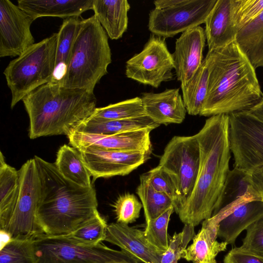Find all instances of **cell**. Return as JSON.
<instances>
[{"label": "cell", "mask_w": 263, "mask_h": 263, "mask_svg": "<svg viewBox=\"0 0 263 263\" xmlns=\"http://www.w3.org/2000/svg\"><path fill=\"white\" fill-rule=\"evenodd\" d=\"M140 98L146 116L160 125L180 124L185 118L187 111L179 88L143 92Z\"/></svg>", "instance_id": "obj_18"}, {"label": "cell", "mask_w": 263, "mask_h": 263, "mask_svg": "<svg viewBox=\"0 0 263 263\" xmlns=\"http://www.w3.org/2000/svg\"><path fill=\"white\" fill-rule=\"evenodd\" d=\"M142 100L135 97L102 107H97L92 116L107 120H123L145 116Z\"/></svg>", "instance_id": "obj_33"}, {"label": "cell", "mask_w": 263, "mask_h": 263, "mask_svg": "<svg viewBox=\"0 0 263 263\" xmlns=\"http://www.w3.org/2000/svg\"><path fill=\"white\" fill-rule=\"evenodd\" d=\"M151 129H141L114 135H100L73 131L67 137L76 148L93 147L101 149L152 154Z\"/></svg>", "instance_id": "obj_15"}, {"label": "cell", "mask_w": 263, "mask_h": 263, "mask_svg": "<svg viewBox=\"0 0 263 263\" xmlns=\"http://www.w3.org/2000/svg\"><path fill=\"white\" fill-rule=\"evenodd\" d=\"M117 263H132V262H117Z\"/></svg>", "instance_id": "obj_45"}, {"label": "cell", "mask_w": 263, "mask_h": 263, "mask_svg": "<svg viewBox=\"0 0 263 263\" xmlns=\"http://www.w3.org/2000/svg\"><path fill=\"white\" fill-rule=\"evenodd\" d=\"M223 263H263V255L241 247H234L224 256Z\"/></svg>", "instance_id": "obj_41"}, {"label": "cell", "mask_w": 263, "mask_h": 263, "mask_svg": "<svg viewBox=\"0 0 263 263\" xmlns=\"http://www.w3.org/2000/svg\"><path fill=\"white\" fill-rule=\"evenodd\" d=\"M252 180L263 197V165L249 172Z\"/></svg>", "instance_id": "obj_42"}, {"label": "cell", "mask_w": 263, "mask_h": 263, "mask_svg": "<svg viewBox=\"0 0 263 263\" xmlns=\"http://www.w3.org/2000/svg\"><path fill=\"white\" fill-rule=\"evenodd\" d=\"M93 0H19L18 7L33 20L44 16L79 17L92 9Z\"/></svg>", "instance_id": "obj_22"}, {"label": "cell", "mask_w": 263, "mask_h": 263, "mask_svg": "<svg viewBox=\"0 0 263 263\" xmlns=\"http://www.w3.org/2000/svg\"><path fill=\"white\" fill-rule=\"evenodd\" d=\"M200 164V148L195 135L173 137L166 145L159 166L174 179L178 189L176 213L190 197L195 184Z\"/></svg>", "instance_id": "obj_8"}, {"label": "cell", "mask_w": 263, "mask_h": 263, "mask_svg": "<svg viewBox=\"0 0 263 263\" xmlns=\"http://www.w3.org/2000/svg\"><path fill=\"white\" fill-rule=\"evenodd\" d=\"M30 121L29 138L65 135L75 130L93 114L97 107L92 92L65 87L50 82L22 100Z\"/></svg>", "instance_id": "obj_4"}, {"label": "cell", "mask_w": 263, "mask_h": 263, "mask_svg": "<svg viewBox=\"0 0 263 263\" xmlns=\"http://www.w3.org/2000/svg\"><path fill=\"white\" fill-rule=\"evenodd\" d=\"M194 228L184 224L181 232L175 233L170 239L168 247L162 254L160 263H178L183 252L195 235Z\"/></svg>", "instance_id": "obj_38"}, {"label": "cell", "mask_w": 263, "mask_h": 263, "mask_svg": "<svg viewBox=\"0 0 263 263\" xmlns=\"http://www.w3.org/2000/svg\"><path fill=\"white\" fill-rule=\"evenodd\" d=\"M235 42L255 69L263 67V11L238 31Z\"/></svg>", "instance_id": "obj_27"}, {"label": "cell", "mask_w": 263, "mask_h": 263, "mask_svg": "<svg viewBox=\"0 0 263 263\" xmlns=\"http://www.w3.org/2000/svg\"><path fill=\"white\" fill-rule=\"evenodd\" d=\"M174 211L171 207L158 217L146 222L144 230V235L147 241L159 251L165 252L169 245L167 228L170 217Z\"/></svg>", "instance_id": "obj_35"}, {"label": "cell", "mask_w": 263, "mask_h": 263, "mask_svg": "<svg viewBox=\"0 0 263 263\" xmlns=\"http://www.w3.org/2000/svg\"><path fill=\"white\" fill-rule=\"evenodd\" d=\"M105 241L118 246L138 263H160L163 254L147 241L144 231L128 224H108Z\"/></svg>", "instance_id": "obj_17"}, {"label": "cell", "mask_w": 263, "mask_h": 263, "mask_svg": "<svg viewBox=\"0 0 263 263\" xmlns=\"http://www.w3.org/2000/svg\"><path fill=\"white\" fill-rule=\"evenodd\" d=\"M209 70L204 59L193 77L181 86L183 101L188 114L200 115L208 89Z\"/></svg>", "instance_id": "obj_30"}, {"label": "cell", "mask_w": 263, "mask_h": 263, "mask_svg": "<svg viewBox=\"0 0 263 263\" xmlns=\"http://www.w3.org/2000/svg\"><path fill=\"white\" fill-rule=\"evenodd\" d=\"M18 170L8 164L0 153V229L8 221L14 207L19 191Z\"/></svg>", "instance_id": "obj_29"}, {"label": "cell", "mask_w": 263, "mask_h": 263, "mask_svg": "<svg viewBox=\"0 0 263 263\" xmlns=\"http://www.w3.org/2000/svg\"><path fill=\"white\" fill-rule=\"evenodd\" d=\"M77 149L93 181L98 178L127 175L144 163L151 155L139 151H118L90 146Z\"/></svg>", "instance_id": "obj_14"}, {"label": "cell", "mask_w": 263, "mask_h": 263, "mask_svg": "<svg viewBox=\"0 0 263 263\" xmlns=\"http://www.w3.org/2000/svg\"><path fill=\"white\" fill-rule=\"evenodd\" d=\"M130 4L127 0H93L94 15L111 40H118L126 31Z\"/></svg>", "instance_id": "obj_24"}, {"label": "cell", "mask_w": 263, "mask_h": 263, "mask_svg": "<svg viewBox=\"0 0 263 263\" xmlns=\"http://www.w3.org/2000/svg\"><path fill=\"white\" fill-rule=\"evenodd\" d=\"M34 237L11 239L1 246L0 263H34Z\"/></svg>", "instance_id": "obj_34"}, {"label": "cell", "mask_w": 263, "mask_h": 263, "mask_svg": "<svg viewBox=\"0 0 263 263\" xmlns=\"http://www.w3.org/2000/svg\"><path fill=\"white\" fill-rule=\"evenodd\" d=\"M253 200H263V197L253 183L250 172L234 168L229 172L213 215L221 212L227 216L239 205Z\"/></svg>", "instance_id": "obj_21"}, {"label": "cell", "mask_w": 263, "mask_h": 263, "mask_svg": "<svg viewBox=\"0 0 263 263\" xmlns=\"http://www.w3.org/2000/svg\"><path fill=\"white\" fill-rule=\"evenodd\" d=\"M111 62L108 36L93 15L82 20L62 86L93 92Z\"/></svg>", "instance_id": "obj_5"}, {"label": "cell", "mask_w": 263, "mask_h": 263, "mask_svg": "<svg viewBox=\"0 0 263 263\" xmlns=\"http://www.w3.org/2000/svg\"><path fill=\"white\" fill-rule=\"evenodd\" d=\"M234 168L250 172L263 165V122L248 111L229 115Z\"/></svg>", "instance_id": "obj_10"}, {"label": "cell", "mask_w": 263, "mask_h": 263, "mask_svg": "<svg viewBox=\"0 0 263 263\" xmlns=\"http://www.w3.org/2000/svg\"><path fill=\"white\" fill-rule=\"evenodd\" d=\"M20 186L18 196L5 226L1 231L12 239L35 237L42 234L36 220L40 194V180L35 160H27L18 170Z\"/></svg>", "instance_id": "obj_9"}, {"label": "cell", "mask_w": 263, "mask_h": 263, "mask_svg": "<svg viewBox=\"0 0 263 263\" xmlns=\"http://www.w3.org/2000/svg\"><path fill=\"white\" fill-rule=\"evenodd\" d=\"M248 111L263 122V96L260 101Z\"/></svg>", "instance_id": "obj_43"}, {"label": "cell", "mask_w": 263, "mask_h": 263, "mask_svg": "<svg viewBox=\"0 0 263 263\" xmlns=\"http://www.w3.org/2000/svg\"><path fill=\"white\" fill-rule=\"evenodd\" d=\"M263 11V0H235L234 20L238 31Z\"/></svg>", "instance_id": "obj_39"}, {"label": "cell", "mask_w": 263, "mask_h": 263, "mask_svg": "<svg viewBox=\"0 0 263 263\" xmlns=\"http://www.w3.org/2000/svg\"><path fill=\"white\" fill-rule=\"evenodd\" d=\"M181 0H157L154 2L155 8L161 9L172 7L178 4Z\"/></svg>", "instance_id": "obj_44"}, {"label": "cell", "mask_w": 263, "mask_h": 263, "mask_svg": "<svg viewBox=\"0 0 263 263\" xmlns=\"http://www.w3.org/2000/svg\"><path fill=\"white\" fill-rule=\"evenodd\" d=\"M172 54L165 39L152 34L140 52L126 62L125 75L141 84L158 88L164 82L173 79Z\"/></svg>", "instance_id": "obj_11"}, {"label": "cell", "mask_w": 263, "mask_h": 263, "mask_svg": "<svg viewBox=\"0 0 263 263\" xmlns=\"http://www.w3.org/2000/svg\"><path fill=\"white\" fill-rule=\"evenodd\" d=\"M209 70L206 97L200 116L249 111L263 94L255 69L236 42L208 51L204 59Z\"/></svg>", "instance_id": "obj_2"}, {"label": "cell", "mask_w": 263, "mask_h": 263, "mask_svg": "<svg viewBox=\"0 0 263 263\" xmlns=\"http://www.w3.org/2000/svg\"><path fill=\"white\" fill-rule=\"evenodd\" d=\"M217 0H181L169 8L153 9L148 27L152 34L171 37L199 26L205 22Z\"/></svg>", "instance_id": "obj_12"}, {"label": "cell", "mask_w": 263, "mask_h": 263, "mask_svg": "<svg viewBox=\"0 0 263 263\" xmlns=\"http://www.w3.org/2000/svg\"><path fill=\"white\" fill-rule=\"evenodd\" d=\"M159 126L146 116L123 120H107L91 116L81 123L74 131L114 135L141 129L153 130Z\"/></svg>", "instance_id": "obj_25"}, {"label": "cell", "mask_w": 263, "mask_h": 263, "mask_svg": "<svg viewBox=\"0 0 263 263\" xmlns=\"http://www.w3.org/2000/svg\"><path fill=\"white\" fill-rule=\"evenodd\" d=\"M34 263H138L122 251L103 242L95 247L74 244L62 236L41 234L33 239Z\"/></svg>", "instance_id": "obj_7"}, {"label": "cell", "mask_w": 263, "mask_h": 263, "mask_svg": "<svg viewBox=\"0 0 263 263\" xmlns=\"http://www.w3.org/2000/svg\"><path fill=\"white\" fill-rule=\"evenodd\" d=\"M262 216L263 200H253L243 203L221 220L218 237L228 245L234 244L243 231Z\"/></svg>", "instance_id": "obj_23"}, {"label": "cell", "mask_w": 263, "mask_h": 263, "mask_svg": "<svg viewBox=\"0 0 263 263\" xmlns=\"http://www.w3.org/2000/svg\"><path fill=\"white\" fill-rule=\"evenodd\" d=\"M54 163L59 172L67 180L82 187L92 186L91 175L76 148L66 144L61 146Z\"/></svg>", "instance_id": "obj_28"}, {"label": "cell", "mask_w": 263, "mask_h": 263, "mask_svg": "<svg viewBox=\"0 0 263 263\" xmlns=\"http://www.w3.org/2000/svg\"><path fill=\"white\" fill-rule=\"evenodd\" d=\"M200 148V164L194 189L177 213L184 224L194 227L211 218L230 171L229 115L212 116L195 135Z\"/></svg>", "instance_id": "obj_1"}, {"label": "cell", "mask_w": 263, "mask_h": 263, "mask_svg": "<svg viewBox=\"0 0 263 263\" xmlns=\"http://www.w3.org/2000/svg\"><path fill=\"white\" fill-rule=\"evenodd\" d=\"M136 193L141 200L146 222L158 217L171 207H174L172 199L154 189L144 174L140 177V183Z\"/></svg>", "instance_id": "obj_31"}, {"label": "cell", "mask_w": 263, "mask_h": 263, "mask_svg": "<svg viewBox=\"0 0 263 263\" xmlns=\"http://www.w3.org/2000/svg\"><path fill=\"white\" fill-rule=\"evenodd\" d=\"M241 248L263 255V216L246 230Z\"/></svg>", "instance_id": "obj_40"}, {"label": "cell", "mask_w": 263, "mask_h": 263, "mask_svg": "<svg viewBox=\"0 0 263 263\" xmlns=\"http://www.w3.org/2000/svg\"><path fill=\"white\" fill-rule=\"evenodd\" d=\"M34 159L40 186L36 216L42 234H68L99 212L93 186L78 185L64 178L54 163L37 156Z\"/></svg>", "instance_id": "obj_3"}, {"label": "cell", "mask_w": 263, "mask_h": 263, "mask_svg": "<svg viewBox=\"0 0 263 263\" xmlns=\"http://www.w3.org/2000/svg\"><path fill=\"white\" fill-rule=\"evenodd\" d=\"M205 40L204 30L200 26L182 33L176 40L172 55L181 86L191 80L202 64Z\"/></svg>", "instance_id": "obj_16"}, {"label": "cell", "mask_w": 263, "mask_h": 263, "mask_svg": "<svg viewBox=\"0 0 263 263\" xmlns=\"http://www.w3.org/2000/svg\"><path fill=\"white\" fill-rule=\"evenodd\" d=\"M107 226L98 212L74 231L62 236L77 245L95 247L105 241Z\"/></svg>", "instance_id": "obj_32"}, {"label": "cell", "mask_w": 263, "mask_h": 263, "mask_svg": "<svg viewBox=\"0 0 263 263\" xmlns=\"http://www.w3.org/2000/svg\"><path fill=\"white\" fill-rule=\"evenodd\" d=\"M144 175L154 189L166 194L172 199L175 210L178 204L179 195L177 185L171 175L159 165Z\"/></svg>", "instance_id": "obj_36"}, {"label": "cell", "mask_w": 263, "mask_h": 263, "mask_svg": "<svg viewBox=\"0 0 263 263\" xmlns=\"http://www.w3.org/2000/svg\"><path fill=\"white\" fill-rule=\"evenodd\" d=\"M117 222L128 224L137 219L142 207L136 196L126 193L119 196L114 205Z\"/></svg>", "instance_id": "obj_37"}, {"label": "cell", "mask_w": 263, "mask_h": 263, "mask_svg": "<svg viewBox=\"0 0 263 263\" xmlns=\"http://www.w3.org/2000/svg\"><path fill=\"white\" fill-rule=\"evenodd\" d=\"M57 43V33H54L33 44L5 68L4 74L11 93V109L29 93L51 81Z\"/></svg>", "instance_id": "obj_6"}, {"label": "cell", "mask_w": 263, "mask_h": 263, "mask_svg": "<svg viewBox=\"0 0 263 263\" xmlns=\"http://www.w3.org/2000/svg\"><path fill=\"white\" fill-rule=\"evenodd\" d=\"M34 20L9 0L0 1V57L19 56L34 44Z\"/></svg>", "instance_id": "obj_13"}, {"label": "cell", "mask_w": 263, "mask_h": 263, "mask_svg": "<svg viewBox=\"0 0 263 263\" xmlns=\"http://www.w3.org/2000/svg\"><path fill=\"white\" fill-rule=\"evenodd\" d=\"M235 0H217L208 16L204 30L208 51L235 41L238 29L234 20Z\"/></svg>", "instance_id": "obj_19"}, {"label": "cell", "mask_w": 263, "mask_h": 263, "mask_svg": "<svg viewBox=\"0 0 263 263\" xmlns=\"http://www.w3.org/2000/svg\"><path fill=\"white\" fill-rule=\"evenodd\" d=\"M81 21L79 17L63 20L57 33L55 69L51 82L60 83L66 72Z\"/></svg>", "instance_id": "obj_26"}, {"label": "cell", "mask_w": 263, "mask_h": 263, "mask_svg": "<svg viewBox=\"0 0 263 263\" xmlns=\"http://www.w3.org/2000/svg\"><path fill=\"white\" fill-rule=\"evenodd\" d=\"M218 214L202 221V227L192 239V243L183 252L181 258L193 263H217L216 256L227 250L228 244L217 240L219 223L222 219Z\"/></svg>", "instance_id": "obj_20"}]
</instances>
